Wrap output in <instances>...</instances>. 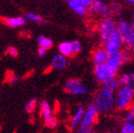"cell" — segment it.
<instances>
[{
    "label": "cell",
    "instance_id": "7a4b0ae2",
    "mask_svg": "<svg viewBox=\"0 0 134 133\" xmlns=\"http://www.w3.org/2000/svg\"><path fill=\"white\" fill-rule=\"evenodd\" d=\"M134 103V91L127 86H121L116 91V109L126 111Z\"/></svg>",
    "mask_w": 134,
    "mask_h": 133
},
{
    "label": "cell",
    "instance_id": "cb8c5ba5",
    "mask_svg": "<svg viewBox=\"0 0 134 133\" xmlns=\"http://www.w3.org/2000/svg\"><path fill=\"white\" fill-rule=\"evenodd\" d=\"M111 10H112V14L117 16H120L123 13V8L122 6L117 2H112L110 5Z\"/></svg>",
    "mask_w": 134,
    "mask_h": 133
},
{
    "label": "cell",
    "instance_id": "484cf974",
    "mask_svg": "<svg viewBox=\"0 0 134 133\" xmlns=\"http://www.w3.org/2000/svg\"><path fill=\"white\" fill-rule=\"evenodd\" d=\"M70 44H71V49H72L73 54L79 53V52L81 51V49H82V45H81L80 42L74 40V41L70 42Z\"/></svg>",
    "mask_w": 134,
    "mask_h": 133
},
{
    "label": "cell",
    "instance_id": "6da1fadb",
    "mask_svg": "<svg viewBox=\"0 0 134 133\" xmlns=\"http://www.w3.org/2000/svg\"><path fill=\"white\" fill-rule=\"evenodd\" d=\"M93 104L100 114L109 115L116 108V93L103 87L96 93Z\"/></svg>",
    "mask_w": 134,
    "mask_h": 133
},
{
    "label": "cell",
    "instance_id": "603a6c76",
    "mask_svg": "<svg viewBox=\"0 0 134 133\" xmlns=\"http://www.w3.org/2000/svg\"><path fill=\"white\" fill-rule=\"evenodd\" d=\"M44 120H45V125L49 128H55L57 126V125H58V121H57V119L52 115L46 118V119H44Z\"/></svg>",
    "mask_w": 134,
    "mask_h": 133
},
{
    "label": "cell",
    "instance_id": "1f68e13d",
    "mask_svg": "<svg viewBox=\"0 0 134 133\" xmlns=\"http://www.w3.org/2000/svg\"><path fill=\"white\" fill-rule=\"evenodd\" d=\"M47 52H48V49H46L44 47H39L38 51H37V53L40 57H44L47 54Z\"/></svg>",
    "mask_w": 134,
    "mask_h": 133
},
{
    "label": "cell",
    "instance_id": "83f0119b",
    "mask_svg": "<svg viewBox=\"0 0 134 133\" xmlns=\"http://www.w3.org/2000/svg\"><path fill=\"white\" fill-rule=\"evenodd\" d=\"M126 47L129 49H130V51L134 52V30H133V31H132L131 35H130L129 39L127 40V42H126Z\"/></svg>",
    "mask_w": 134,
    "mask_h": 133
},
{
    "label": "cell",
    "instance_id": "7402d4cb",
    "mask_svg": "<svg viewBox=\"0 0 134 133\" xmlns=\"http://www.w3.org/2000/svg\"><path fill=\"white\" fill-rule=\"evenodd\" d=\"M26 18L29 19V20L31 21H34L35 23H38V24H44L45 23V19L44 18H42L40 15L38 14H35V13H26Z\"/></svg>",
    "mask_w": 134,
    "mask_h": 133
},
{
    "label": "cell",
    "instance_id": "ba28073f",
    "mask_svg": "<svg viewBox=\"0 0 134 133\" xmlns=\"http://www.w3.org/2000/svg\"><path fill=\"white\" fill-rule=\"evenodd\" d=\"M107 64L109 66H111L113 69L118 71L119 69L123 66V65L126 64L123 51L121 49V51L108 52V58H107Z\"/></svg>",
    "mask_w": 134,
    "mask_h": 133
},
{
    "label": "cell",
    "instance_id": "9c48e42d",
    "mask_svg": "<svg viewBox=\"0 0 134 133\" xmlns=\"http://www.w3.org/2000/svg\"><path fill=\"white\" fill-rule=\"evenodd\" d=\"M65 90L71 95H84L87 93V88L78 79H70L65 84Z\"/></svg>",
    "mask_w": 134,
    "mask_h": 133
},
{
    "label": "cell",
    "instance_id": "9a60e30c",
    "mask_svg": "<svg viewBox=\"0 0 134 133\" xmlns=\"http://www.w3.org/2000/svg\"><path fill=\"white\" fill-rule=\"evenodd\" d=\"M84 111L85 109L83 108H78L77 110L74 112V114L72 115L71 119L70 121V126L71 128H78V126H80V124H81V121H82V118H83V114H84Z\"/></svg>",
    "mask_w": 134,
    "mask_h": 133
},
{
    "label": "cell",
    "instance_id": "4dcf8cb0",
    "mask_svg": "<svg viewBox=\"0 0 134 133\" xmlns=\"http://www.w3.org/2000/svg\"><path fill=\"white\" fill-rule=\"evenodd\" d=\"M7 53H8L9 55H10L12 57H16L18 54V51L14 47H10V48H8V49H7Z\"/></svg>",
    "mask_w": 134,
    "mask_h": 133
},
{
    "label": "cell",
    "instance_id": "ac0fdd59",
    "mask_svg": "<svg viewBox=\"0 0 134 133\" xmlns=\"http://www.w3.org/2000/svg\"><path fill=\"white\" fill-rule=\"evenodd\" d=\"M102 85H103V87H107L108 90H110L115 92L119 90V87H121L120 82H119V79L117 77H113V78H111V79L108 80V81H106L105 83H103Z\"/></svg>",
    "mask_w": 134,
    "mask_h": 133
},
{
    "label": "cell",
    "instance_id": "2e32d148",
    "mask_svg": "<svg viewBox=\"0 0 134 133\" xmlns=\"http://www.w3.org/2000/svg\"><path fill=\"white\" fill-rule=\"evenodd\" d=\"M68 6H69V8L75 13L76 14L80 16H84L87 14V13L88 12V9H86L85 7H83L82 5L80 4H78L77 2H75L73 0H68Z\"/></svg>",
    "mask_w": 134,
    "mask_h": 133
},
{
    "label": "cell",
    "instance_id": "30bf717a",
    "mask_svg": "<svg viewBox=\"0 0 134 133\" xmlns=\"http://www.w3.org/2000/svg\"><path fill=\"white\" fill-rule=\"evenodd\" d=\"M124 46V43L120 38L118 32H114L112 35L109 37L108 41L104 44V48L107 49L108 52H112V51H121L122 48Z\"/></svg>",
    "mask_w": 134,
    "mask_h": 133
},
{
    "label": "cell",
    "instance_id": "e0dca14e",
    "mask_svg": "<svg viewBox=\"0 0 134 133\" xmlns=\"http://www.w3.org/2000/svg\"><path fill=\"white\" fill-rule=\"evenodd\" d=\"M58 49H59L60 53L64 54L65 56L70 57V56H71V55H73L70 42L65 41V42H62V43H60L59 46H58Z\"/></svg>",
    "mask_w": 134,
    "mask_h": 133
},
{
    "label": "cell",
    "instance_id": "8fae6325",
    "mask_svg": "<svg viewBox=\"0 0 134 133\" xmlns=\"http://www.w3.org/2000/svg\"><path fill=\"white\" fill-rule=\"evenodd\" d=\"M68 66V57L65 56L64 54L58 53L55 54L52 58V66L56 70H63L67 68Z\"/></svg>",
    "mask_w": 134,
    "mask_h": 133
},
{
    "label": "cell",
    "instance_id": "d6a6232c",
    "mask_svg": "<svg viewBox=\"0 0 134 133\" xmlns=\"http://www.w3.org/2000/svg\"><path fill=\"white\" fill-rule=\"evenodd\" d=\"M78 132L80 133H90V132H93V128H79L78 129Z\"/></svg>",
    "mask_w": 134,
    "mask_h": 133
},
{
    "label": "cell",
    "instance_id": "d4e9b609",
    "mask_svg": "<svg viewBox=\"0 0 134 133\" xmlns=\"http://www.w3.org/2000/svg\"><path fill=\"white\" fill-rule=\"evenodd\" d=\"M35 108H36V100L31 99L27 103L26 107H25V110H26L28 113H31L35 109Z\"/></svg>",
    "mask_w": 134,
    "mask_h": 133
},
{
    "label": "cell",
    "instance_id": "836d02e7",
    "mask_svg": "<svg viewBox=\"0 0 134 133\" xmlns=\"http://www.w3.org/2000/svg\"><path fill=\"white\" fill-rule=\"evenodd\" d=\"M129 111L132 113V115H133V119H134V103L131 105V107L129 108Z\"/></svg>",
    "mask_w": 134,
    "mask_h": 133
},
{
    "label": "cell",
    "instance_id": "f546056e",
    "mask_svg": "<svg viewBox=\"0 0 134 133\" xmlns=\"http://www.w3.org/2000/svg\"><path fill=\"white\" fill-rule=\"evenodd\" d=\"M123 118H124V121H126V122H131V121H134L133 115H132V113L129 111V109L125 111Z\"/></svg>",
    "mask_w": 134,
    "mask_h": 133
},
{
    "label": "cell",
    "instance_id": "5bb4252c",
    "mask_svg": "<svg viewBox=\"0 0 134 133\" xmlns=\"http://www.w3.org/2000/svg\"><path fill=\"white\" fill-rule=\"evenodd\" d=\"M4 24L10 28H18L26 24V19L21 16H17V17H5L2 19Z\"/></svg>",
    "mask_w": 134,
    "mask_h": 133
},
{
    "label": "cell",
    "instance_id": "ffe728a7",
    "mask_svg": "<svg viewBox=\"0 0 134 133\" xmlns=\"http://www.w3.org/2000/svg\"><path fill=\"white\" fill-rule=\"evenodd\" d=\"M37 44L39 45V47H44L46 49H51L53 45L52 39H49V37H46L44 35H40L37 38Z\"/></svg>",
    "mask_w": 134,
    "mask_h": 133
},
{
    "label": "cell",
    "instance_id": "d590c367",
    "mask_svg": "<svg viewBox=\"0 0 134 133\" xmlns=\"http://www.w3.org/2000/svg\"><path fill=\"white\" fill-rule=\"evenodd\" d=\"M125 2L129 5H134V0H125Z\"/></svg>",
    "mask_w": 134,
    "mask_h": 133
},
{
    "label": "cell",
    "instance_id": "f1b7e54d",
    "mask_svg": "<svg viewBox=\"0 0 134 133\" xmlns=\"http://www.w3.org/2000/svg\"><path fill=\"white\" fill-rule=\"evenodd\" d=\"M75 2H77L78 4L82 5L83 7H85L86 9H88L90 10V7H91V3H92V0H73Z\"/></svg>",
    "mask_w": 134,
    "mask_h": 133
},
{
    "label": "cell",
    "instance_id": "d6986e66",
    "mask_svg": "<svg viewBox=\"0 0 134 133\" xmlns=\"http://www.w3.org/2000/svg\"><path fill=\"white\" fill-rule=\"evenodd\" d=\"M40 111H41V114L44 119H46V118L52 115L51 105H49L47 101H42V102L40 103Z\"/></svg>",
    "mask_w": 134,
    "mask_h": 133
},
{
    "label": "cell",
    "instance_id": "e575fe53",
    "mask_svg": "<svg viewBox=\"0 0 134 133\" xmlns=\"http://www.w3.org/2000/svg\"><path fill=\"white\" fill-rule=\"evenodd\" d=\"M130 22L132 23V25H133L134 27V9L133 10H132V13H131V18H130Z\"/></svg>",
    "mask_w": 134,
    "mask_h": 133
},
{
    "label": "cell",
    "instance_id": "4316f807",
    "mask_svg": "<svg viewBox=\"0 0 134 133\" xmlns=\"http://www.w3.org/2000/svg\"><path fill=\"white\" fill-rule=\"evenodd\" d=\"M6 81L8 83H10V84H13V83H16L18 81V77L13 72L9 71L6 74Z\"/></svg>",
    "mask_w": 134,
    "mask_h": 133
},
{
    "label": "cell",
    "instance_id": "7c38bea8",
    "mask_svg": "<svg viewBox=\"0 0 134 133\" xmlns=\"http://www.w3.org/2000/svg\"><path fill=\"white\" fill-rule=\"evenodd\" d=\"M121 86H127L134 91V71L123 72L118 76Z\"/></svg>",
    "mask_w": 134,
    "mask_h": 133
},
{
    "label": "cell",
    "instance_id": "44dd1931",
    "mask_svg": "<svg viewBox=\"0 0 134 133\" xmlns=\"http://www.w3.org/2000/svg\"><path fill=\"white\" fill-rule=\"evenodd\" d=\"M120 131L122 133H134V121H131V122L124 121V123L121 125Z\"/></svg>",
    "mask_w": 134,
    "mask_h": 133
},
{
    "label": "cell",
    "instance_id": "277c9868",
    "mask_svg": "<svg viewBox=\"0 0 134 133\" xmlns=\"http://www.w3.org/2000/svg\"><path fill=\"white\" fill-rule=\"evenodd\" d=\"M93 72H94V76H95L96 80L102 84L113 77H116L117 74V70L108 66L107 62L94 65Z\"/></svg>",
    "mask_w": 134,
    "mask_h": 133
},
{
    "label": "cell",
    "instance_id": "4fadbf2b",
    "mask_svg": "<svg viewBox=\"0 0 134 133\" xmlns=\"http://www.w3.org/2000/svg\"><path fill=\"white\" fill-rule=\"evenodd\" d=\"M108 54V52L105 48H98V49H94L92 53V61L94 63V65L107 62Z\"/></svg>",
    "mask_w": 134,
    "mask_h": 133
},
{
    "label": "cell",
    "instance_id": "8992f818",
    "mask_svg": "<svg viewBox=\"0 0 134 133\" xmlns=\"http://www.w3.org/2000/svg\"><path fill=\"white\" fill-rule=\"evenodd\" d=\"M90 10L91 13L96 14L100 18L110 17L113 15L110 6L108 5L105 0H92Z\"/></svg>",
    "mask_w": 134,
    "mask_h": 133
},
{
    "label": "cell",
    "instance_id": "52a82bcc",
    "mask_svg": "<svg viewBox=\"0 0 134 133\" xmlns=\"http://www.w3.org/2000/svg\"><path fill=\"white\" fill-rule=\"evenodd\" d=\"M133 30L134 27L132 23L126 19H119L116 22V31L124 43V46L126 45V42L131 35Z\"/></svg>",
    "mask_w": 134,
    "mask_h": 133
},
{
    "label": "cell",
    "instance_id": "3957f363",
    "mask_svg": "<svg viewBox=\"0 0 134 133\" xmlns=\"http://www.w3.org/2000/svg\"><path fill=\"white\" fill-rule=\"evenodd\" d=\"M116 31V21L112 18V16L101 18L97 24V32H98L101 43L103 45Z\"/></svg>",
    "mask_w": 134,
    "mask_h": 133
},
{
    "label": "cell",
    "instance_id": "5b68a950",
    "mask_svg": "<svg viewBox=\"0 0 134 133\" xmlns=\"http://www.w3.org/2000/svg\"><path fill=\"white\" fill-rule=\"evenodd\" d=\"M99 114L100 113H99L98 109H97L94 104L88 106L87 109H85V111H84L80 126L81 128H92L97 122Z\"/></svg>",
    "mask_w": 134,
    "mask_h": 133
}]
</instances>
